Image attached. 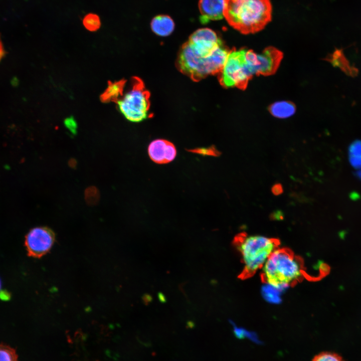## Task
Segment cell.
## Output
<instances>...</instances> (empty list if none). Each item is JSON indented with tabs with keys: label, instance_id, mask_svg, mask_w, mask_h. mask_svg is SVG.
Masks as SVG:
<instances>
[{
	"label": "cell",
	"instance_id": "cell-13",
	"mask_svg": "<svg viewBox=\"0 0 361 361\" xmlns=\"http://www.w3.org/2000/svg\"><path fill=\"white\" fill-rule=\"evenodd\" d=\"M125 83L124 80L109 82L107 88L100 96L101 100L103 102H116L123 95Z\"/></svg>",
	"mask_w": 361,
	"mask_h": 361
},
{
	"label": "cell",
	"instance_id": "cell-20",
	"mask_svg": "<svg viewBox=\"0 0 361 361\" xmlns=\"http://www.w3.org/2000/svg\"><path fill=\"white\" fill-rule=\"evenodd\" d=\"M85 198L88 205H95L99 199V193L94 187L87 188L85 192Z\"/></svg>",
	"mask_w": 361,
	"mask_h": 361
},
{
	"label": "cell",
	"instance_id": "cell-3",
	"mask_svg": "<svg viewBox=\"0 0 361 361\" xmlns=\"http://www.w3.org/2000/svg\"><path fill=\"white\" fill-rule=\"evenodd\" d=\"M230 51L222 46L211 56L204 57L194 54L184 44L177 59V67L180 72L195 81L219 74L226 61Z\"/></svg>",
	"mask_w": 361,
	"mask_h": 361
},
{
	"label": "cell",
	"instance_id": "cell-7",
	"mask_svg": "<svg viewBox=\"0 0 361 361\" xmlns=\"http://www.w3.org/2000/svg\"><path fill=\"white\" fill-rule=\"evenodd\" d=\"M245 60L253 75L268 76L273 74L277 70L283 54L277 49L270 47L260 54L245 49Z\"/></svg>",
	"mask_w": 361,
	"mask_h": 361
},
{
	"label": "cell",
	"instance_id": "cell-18",
	"mask_svg": "<svg viewBox=\"0 0 361 361\" xmlns=\"http://www.w3.org/2000/svg\"><path fill=\"white\" fill-rule=\"evenodd\" d=\"M311 361H344L339 354L331 351H323L315 355Z\"/></svg>",
	"mask_w": 361,
	"mask_h": 361
},
{
	"label": "cell",
	"instance_id": "cell-16",
	"mask_svg": "<svg viewBox=\"0 0 361 361\" xmlns=\"http://www.w3.org/2000/svg\"><path fill=\"white\" fill-rule=\"evenodd\" d=\"M83 24L88 30L94 32L99 29L101 23L99 17L94 14H89L85 16Z\"/></svg>",
	"mask_w": 361,
	"mask_h": 361
},
{
	"label": "cell",
	"instance_id": "cell-2",
	"mask_svg": "<svg viewBox=\"0 0 361 361\" xmlns=\"http://www.w3.org/2000/svg\"><path fill=\"white\" fill-rule=\"evenodd\" d=\"M301 261L286 249L274 250L264 264L262 278L276 288L293 284L303 277Z\"/></svg>",
	"mask_w": 361,
	"mask_h": 361
},
{
	"label": "cell",
	"instance_id": "cell-14",
	"mask_svg": "<svg viewBox=\"0 0 361 361\" xmlns=\"http://www.w3.org/2000/svg\"><path fill=\"white\" fill-rule=\"evenodd\" d=\"M270 113L274 117L286 118L291 116L295 112L296 107L290 101H282L274 103L269 108Z\"/></svg>",
	"mask_w": 361,
	"mask_h": 361
},
{
	"label": "cell",
	"instance_id": "cell-17",
	"mask_svg": "<svg viewBox=\"0 0 361 361\" xmlns=\"http://www.w3.org/2000/svg\"><path fill=\"white\" fill-rule=\"evenodd\" d=\"M0 361H18L16 351L9 346L0 344Z\"/></svg>",
	"mask_w": 361,
	"mask_h": 361
},
{
	"label": "cell",
	"instance_id": "cell-8",
	"mask_svg": "<svg viewBox=\"0 0 361 361\" xmlns=\"http://www.w3.org/2000/svg\"><path fill=\"white\" fill-rule=\"evenodd\" d=\"M54 241L55 234L51 229L38 227L27 234L25 244L29 256L40 258L50 250Z\"/></svg>",
	"mask_w": 361,
	"mask_h": 361
},
{
	"label": "cell",
	"instance_id": "cell-5",
	"mask_svg": "<svg viewBox=\"0 0 361 361\" xmlns=\"http://www.w3.org/2000/svg\"><path fill=\"white\" fill-rule=\"evenodd\" d=\"M150 96L143 81L134 77L130 89L116 101L117 108L127 120L141 122L150 117Z\"/></svg>",
	"mask_w": 361,
	"mask_h": 361
},
{
	"label": "cell",
	"instance_id": "cell-28",
	"mask_svg": "<svg viewBox=\"0 0 361 361\" xmlns=\"http://www.w3.org/2000/svg\"><path fill=\"white\" fill-rule=\"evenodd\" d=\"M229 1H231V0H229Z\"/></svg>",
	"mask_w": 361,
	"mask_h": 361
},
{
	"label": "cell",
	"instance_id": "cell-1",
	"mask_svg": "<svg viewBox=\"0 0 361 361\" xmlns=\"http://www.w3.org/2000/svg\"><path fill=\"white\" fill-rule=\"evenodd\" d=\"M270 0H228L225 18L245 34L261 31L271 19Z\"/></svg>",
	"mask_w": 361,
	"mask_h": 361
},
{
	"label": "cell",
	"instance_id": "cell-12",
	"mask_svg": "<svg viewBox=\"0 0 361 361\" xmlns=\"http://www.w3.org/2000/svg\"><path fill=\"white\" fill-rule=\"evenodd\" d=\"M150 27L152 32L156 35L166 37L170 35L174 29V23L168 16L158 15L151 20Z\"/></svg>",
	"mask_w": 361,
	"mask_h": 361
},
{
	"label": "cell",
	"instance_id": "cell-25",
	"mask_svg": "<svg viewBox=\"0 0 361 361\" xmlns=\"http://www.w3.org/2000/svg\"><path fill=\"white\" fill-rule=\"evenodd\" d=\"M11 84L14 87H18L19 85L20 81L17 77L15 76L11 80Z\"/></svg>",
	"mask_w": 361,
	"mask_h": 361
},
{
	"label": "cell",
	"instance_id": "cell-10",
	"mask_svg": "<svg viewBox=\"0 0 361 361\" xmlns=\"http://www.w3.org/2000/svg\"><path fill=\"white\" fill-rule=\"evenodd\" d=\"M148 153L153 161L158 164H164L175 158L176 150L171 142L163 139H157L150 143Z\"/></svg>",
	"mask_w": 361,
	"mask_h": 361
},
{
	"label": "cell",
	"instance_id": "cell-21",
	"mask_svg": "<svg viewBox=\"0 0 361 361\" xmlns=\"http://www.w3.org/2000/svg\"><path fill=\"white\" fill-rule=\"evenodd\" d=\"M64 125L72 134H76L77 124L73 117L70 116L66 118L64 120Z\"/></svg>",
	"mask_w": 361,
	"mask_h": 361
},
{
	"label": "cell",
	"instance_id": "cell-9",
	"mask_svg": "<svg viewBox=\"0 0 361 361\" xmlns=\"http://www.w3.org/2000/svg\"><path fill=\"white\" fill-rule=\"evenodd\" d=\"M187 43L195 52L204 55L212 54L223 45L216 33L209 28L197 30Z\"/></svg>",
	"mask_w": 361,
	"mask_h": 361
},
{
	"label": "cell",
	"instance_id": "cell-27",
	"mask_svg": "<svg viewBox=\"0 0 361 361\" xmlns=\"http://www.w3.org/2000/svg\"><path fill=\"white\" fill-rule=\"evenodd\" d=\"M1 281L0 280V289H1Z\"/></svg>",
	"mask_w": 361,
	"mask_h": 361
},
{
	"label": "cell",
	"instance_id": "cell-15",
	"mask_svg": "<svg viewBox=\"0 0 361 361\" xmlns=\"http://www.w3.org/2000/svg\"><path fill=\"white\" fill-rule=\"evenodd\" d=\"M328 61L332 65L337 66L345 72L348 75H352L353 68L349 66L347 60L344 56L342 52L340 50H336L328 58Z\"/></svg>",
	"mask_w": 361,
	"mask_h": 361
},
{
	"label": "cell",
	"instance_id": "cell-11",
	"mask_svg": "<svg viewBox=\"0 0 361 361\" xmlns=\"http://www.w3.org/2000/svg\"><path fill=\"white\" fill-rule=\"evenodd\" d=\"M228 3V0H200L201 21L206 23L222 19L225 17Z\"/></svg>",
	"mask_w": 361,
	"mask_h": 361
},
{
	"label": "cell",
	"instance_id": "cell-6",
	"mask_svg": "<svg viewBox=\"0 0 361 361\" xmlns=\"http://www.w3.org/2000/svg\"><path fill=\"white\" fill-rule=\"evenodd\" d=\"M245 49L230 51L226 61L218 74L221 85L225 88L245 89L253 77L244 57Z\"/></svg>",
	"mask_w": 361,
	"mask_h": 361
},
{
	"label": "cell",
	"instance_id": "cell-22",
	"mask_svg": "<svg viewBox=\"0 0 361 361\" xmlns=\"http://www.w3.org/2000/svg\"><path fill=\"white\" fill-rule=\"evenodd\" d=\"M272 193L275 196H278L283 193V188L280 183L274 184L271 188Z\"/></svg>",
	"mask_w": 361,
	"mask_h": 361
},
{
	"label": "cell",
	"instance_id": "cell-26",
	"mask_svg": "<svg viewBox=\"0 0 361 361\" xmlns=\"http://www.w3.org/2000/svg\"><path fill=\"white\" fill-rule=\"evenodd\" d=\"M69 165L72 168H75L77 165L76 160L73 158H72L69 161Z\"/></svg>",
	"mask_w": 361,
	"mask_h": 361
},
{
	"label": "cell",
	"instance_id": "cell-23",
	"mask_svg": "<svg viewBox=\"0 0 361 361\" xmlns=\"http://www.w3.org/2000/svg\"><path fill=\"white\" fill-rule=\"evenodd\" d=\"M8 54V52L5 49L3 42L0 34V62Z\"/></svg>",
	"mask_w": 361,
	"mask_h": 361
},
{
	"label": "cell",
	"instance_id": "cell-24",
	"mask_svg": "<svg viewBox=\"0 0 361 361\" xmlns=\"http://www.w3.org/2000/svg\"><path fill=\"white\" fill-rule=\"evenodd\" d=\"M270 218L272 220H281L283 218V214L281 211H276L270 215Z\"/></svg>",
	"mask_w": 361,
	"mask_h": 361
},
{
	"label": "cell",
	"instance_id": "cell-19",
	"mask_svg": "<svg viewBox=\"0 0 361 361\" xmlns=\"http://www.w3.org/2000/svg\"><path fill=\"white\" fill-rule=\"evenodd\" d=\"M188 151L199 154L203 156H219L221 153L214 145L208 147H199L188 149Z\"/></svg>",
	"mask_w": 361,
	"mask_h": 361
},
{
	"label": "cell",
	"instance_id": "cell-4",
	"mask_svg": "<svg viewBox=\"0 0 361 361\" xmlns=\"http://www.w3.org/2000/svg\"><path fill=\"white\" fill-rule=\"evenodd\" d=\"M234 243L241 253L244 264L241 277L246 278L252 276L265 264L276 249L279 241L264 236H247L245 233H241L235 237Z\"/></svg>",
	"mask_w": 361,
	"mask_h": 361
}]
</instances>
